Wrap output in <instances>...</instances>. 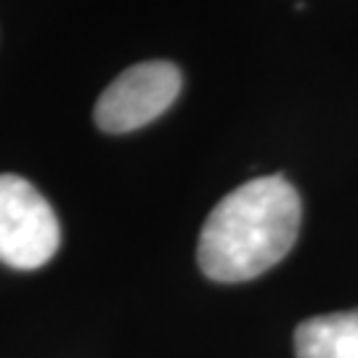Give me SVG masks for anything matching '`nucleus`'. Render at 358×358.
Here are the masks:
<instances>
[{
  "label": "nucleus",
  "instance_id": "nucleus-3",
  "mask_svg": "<svg viewBox=\"0 0 358 358\" xmlns=\"http://www.w3.org/2000/svg\"><path fill=\"white\" fill-rule=\"evenodd\" d=\"M183 75L170 62H143L125 69L96 101V125L103 133H130L167 112L178 99Z\"/></svg>",
  "mask_w": 358,
  "mask_h": 358
},
{
  "label": "nucleus",
  "instance_id": "nucleus-4",
  "mask_svg": "<svg viewBox=\"0 0 358 358\" xmlns=\"http://www.w3.org/2000/svg\"><path fill=\"white\" fill-rule=\"evenodd\" d=\"M297 358H358V308L303 321L294 332Z\"/></svg>",
  "mask_w": 358,
  "mask_h": 358
},
{
  "label": "nucleus",
  "instance_id": "nucleus-2",
  "mask_svg": "<svg viewBox=\"0 0 358 358\" xmlns=\"http://www.w3.org/2000/svg\"><path fill=\"white\" fill-rule=\"evenodd\" d=\"M62 226L48 199L19 176H0V263L43 268L59 250Z\"/></svg>",
  "mask_w": 358,
  "mask_h": 358
},
{
  "label": "nucleus",
  "instance_id": "nucleus-1",
  "mask_svg": "<svg viewBox=\"0 0 358 358\" xmlns=\"http://www.w3.org/2000/svg\"><path fill=\"white\" fill-rule=\"evenodd\" d=\"M300 196L282 176L242 183L207 215L196 260L207 279L250 282L292 250L300 231Z\"/></svg>",
  "mask_w": 358,
  "mask_h": 358
}]
</instances>
